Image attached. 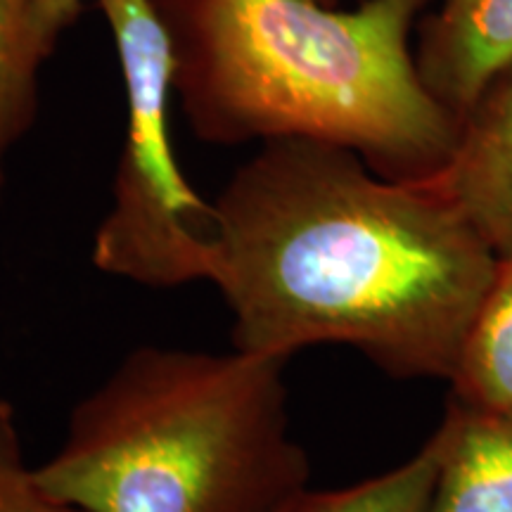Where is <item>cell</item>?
<instances>
[{
	"mask_svg": "<svg viewBox=\"0 0 512 512\" xmlns=\"http://www.w3.org/2000/svg\"><path fill=\"white\" fill-rule=\"evenodd\" d=\"M496 264L430 178H387L347 147L264 143L211 200L207 283L233 347L278 361L339 344L448 382Z\"/></svg>",
	"mask_w": 512,
	"mask_h": 512,
	"instance_id": "6da1fadb",
	"label": "cell"
},
{
	"mask_svg": "<svg viewBox=\"0 0 512 512\" xmlns=\"http://www.w3.org/2000/svg\"><path fill=\"white\" fill-rule=\"evenodd\" d=\"M174 43V88L211 145L313 140L427 181L458 121L422 81L411 34L430 0H152Z\"/></svg>",
	"mask_w": 512,
	"mask_h": 512,
	"instance_id": "7a4b0ae2",
	"label": "cell"
},
{
	"mask_svg": "<svg viewBox=\"0 0 512 512\" xmlns=\"http://www.w3.org/2000/svg\"><path fill=\"white\" fill-rule=\"evenodd\" d=\"M285 363L235 347L128 351L76 403L38 482L86 512H271L311 477Z\"/></svg>",
	"mask_w": 512,
	"mask_h": 512,
	"instance_id": "3957f363",
	"label": "cell"
},
{
	"mask_svg": "<svg viewBox=\"0 0 512 512\" xmlns=\"http://www.w3.org/2000/svg\"><path fill=\"white\" fill-rule=\"evenodd\" d=\"M117 46L126 91V143L112 204L93 238L98 271L150 290L207 283L211 202L176 162L169 102L176 57L152 0H95Z\"/></svg>",
	"mask_w": 512,
	"mask_h": 512,
	"instance_id": "277c9868",
	"label": "cell"
},
{
	"mask_svg": "<svg viewBox=\"0 0 512 512\" xmlns=\"http://www.w3.org/2000/svg\"><path fill=\"white\" fill-rule=\"evenodd\" d=\"M430 181L498 256L512 252V62L460 119L451 159Z\"/></svg>",
	"mask_w": 512,
	"mask_h": 512,
	"instance_id": "5b68a950",
	"label": "cell"
},
{
	"mask_svg": "<svg viewBox=\"0 0 512 512\" xmlns=\"http://www.w3.org/2000/svg\"><path fill=\"white\" fill-rule=\"evenodd\" d=\"M415 62L460 126L486 83L512 62V0H444L422 24Z\"/></svg>",
	"mask_w": 512,
	"mask_h": 512,
	"instance_id": "8992f818",
	"label": "cell"
},
{
	"mask_svg": "<svg viewBox=\"0 0 512 512\" xmlns=\"http://www.w3.org/2000/svg\"><path fill=\"white\" fill-rule=\"evenodd\" d=\"M427 512H512V422L448 401Z\"/></svg>",
	"mask_w": 512,
	"mask_h": 512,
	"instance_id": "52a82bcc",
	"label": "cell"
},
{
	"mask_svg": "<svg viewBox=\"0 0 512 512\" xmlns=\"http://www.w3.org/2000/svg\"><path fill=\"white\" fill-rule=\"evenodd\" d=\"M448 384V401L512 422V252L498 256Z\"/></svg>",
	"mask_w": 512,
	"mask_h": 512,
	"instance_id": "ba28073f",
	"label": "cell"
},
{
	"mask_svg": "<svg viewBox=\"0 0 512 512\" xmlns=\"http://www.w3.org/2000/svg\"><path fill=\"white\" fill-rule=\"evenodd\" d=\"M441 439L434 434L401 465L342 489H306L271 512H427L439 477Z\"/></svg>",
	"mask_w": 512,
	"mask_h": 512,
	"instance_id": "9c48e42d",
	"label": "cell"
},
{
	"mask_svg": "<svg viewBox=\"0 0 512 512\" xmlns=\"http://www.w3.org/2000/svg\"><path fill=\"white\" fill-rule=\"evenodd\" d=\"M46 62L36 38V0H0V195L8 155L36 119Z\"/></svg>",
	"mask_w": 512,
	"mask_h": 512,
	"instance_id": "30bf717a",
	"label": "cell"
},
{
	"mask_svg": "<svg viewBox=\"0 0 512 512\" xmlns=\"http://www.w3.org/2000/svg\"><path fill=\"white\" fill-rule=\"evenodd\" d=\"M0 512H86L62 501L38 482L36 470L24 463L10 403H0Z\"/></svg>",
	"mask_w": 512,
	"mask_h": 512,
	"instance_id": "8fae6325",
	"label": "cell"
},
{
	"mask_svg": "<svg viewBox=\"0 0 512 512\" xmlns=\"http://www.w3.org/2000/svg\"><path fill=\"white\" fill-rule=\"evenodd\" d=\"M81 5L83 0H36V38L48 60L64 31L79 17Z\"/></svg>",
	"mask_w": 512,
	"mask_h": 512,
	"instance_id": "7c38bea8",
	"label": "cell"
},
{
	"mask_svg": "<svg viewBox=\"0 0 512 512\" xmlns=\"http://www.w3.org/2000/svg\"><path fill=\"white\" fill-rule=\"evenodd\" d=\"M318 3H323V5H332V8H335L337 0H318Z\"/></svg>",
	"mask_w": 512,
	"mask_h": 512,
	"instance_id": "4fadbf2b",
	"label": "cell"
}]
</instances>
